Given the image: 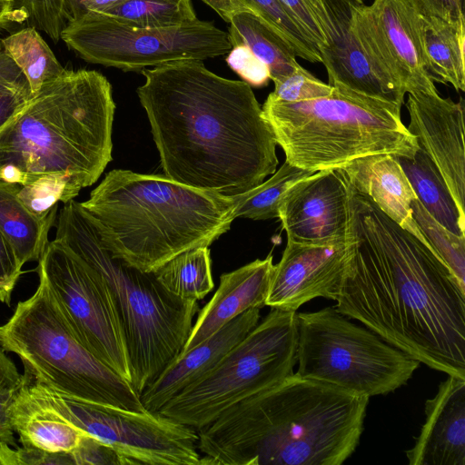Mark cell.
I'll return each mask as SVG.
<instances>
[{"label":"cell","mask_w":465,"mask_h":465,"mask_svg":"<svg viewBox=\"0 0 465 465\" xmlns=\"http://www.w3.org/2000/svg\"><path fill=\"white\" fill-rule=\"evenodd\" d=\"M421 13L447 22L465 20L464 0H418Z\"/></svg>","instance_id":"cell-42"},{"label":"cell","mask_w":465,"mask_h":465,"mask_svg":"<svg viewBox=\"0 0 465 465\" xmlns=\"http://www.w3.org/2000/svg\"><path fill=\"white\" fill-rule=\"evenodd\" d=\"M408 131L433 162L459 210L464 212V103L441 97L438 92L408 93Z\"/></svg>","instance_id":"cell-17"},{"label":"cell","mask_w":465,"mask_h":465,"mask_svg":"<svg viewBox=\"0 0 465 465\" xmlns=\"http://www.w3.org/2000/svg\"><path fill=\"white\" fill-rule=\"evenodd\" d=\"M229 24L232 45L247 46L268 66L271 80L285 76L300 65L288 42L252 11L234 15Z\"/></svg>","instance_id":"cell-27"},{"label":"cell","mask_w":465,"mask_h":465,"mask_svg":"<svg viewBox=\"0 0 465 465\" xmlns=\"http://www.w3.org/2000/svg\"><path fill=\"white\" fill-rule=\"evenodd\" d=\"M448 376L425 403V422L406 451L410 465H465V379Z\"/></svg>","instance_id":"cell-19"},{"label":"cell","mask_w":465,"mask_h":465,"mask_svg":"<svg viewBox=\"0 0 465 465\" xmlns=\"http://www.w3.org/2000/svg\"><path fill=\"white\" fill-rule=\"evenodd\" d=\"M349 193L338 168L318 171L286 196L279 219L287 239L317 242L346 235Z\"/></svg>","instance_id":"cell-18"},{"label":"cell","mask_w":465,"mask_h":465,"mask_svg":"<svg viewBox=\"0 0 465 465\" xmlns=\"http://www.w3.org/2000/svg\"><path fill=\"white\" fill-rule=\"evenodd\" d=\"M15 252L0 232V302L11 304L15 286L23 273Z\"/></svg>","instance_id":"cell-40"},{"label":"cell","mask_w":465,"mask_h":465,"mask_svg":"<svg viewBox=\"0 0 465 465\" xmlns=\"http://www.w3.org/2000/svg\"><path fill=\"white\" fill-rule=\"evenodd\" d=\"M226 63L251 86H264L271 80L268 66L245 45L232 46Z\"/></svg>","instance_id":"cell-38"},{"label":"cell","mask_w":465,"mask_h":465,"mask_svg":"<svg viewBox=\"0 0 465 465\" xmlns=\"http://www.w3.org/2000/svg\"><path fill=\"white\" fill-rule=\"evenodd\" d=\"M317 172L301 169L285 161L265 182L244 193L231 196L233 217L255 221L279 218L280 207L288 193Z\"/></svg>","instance_id":"cell-29"},{"label":"cell","mask_w":465,"mask_h":465,"mask_svg":"<svg viewBox=\"0 0 465 465\" xmlns=\"http://www.w3.org/2000/svg\"><path fill=\"white\" fill-rule=\"evenodd\" d=\"M54 226V239L95 269L109 285L125 335L132 385L141 395L181 353L199 312L197 302L173 296L153 272L114 257L81 203H65Z\"/></svg>","instance_id":"cell-6"},{"label":"cell","mask_w":465,"mask_h":465,"mask_svg":"<svg viewBox=\"0 0 465 465\" xmlns=\"http://www.w3.org/2000/svg\"><path fill=\"white\" fill-rule=\"evenodd\" d=\"M419 202L452 233L465 237V214L459 210L438 168L420 148L412 157L395 155Z\"/></svg>","instance_id":"cell-26"},{"label":"cell","mask_w":465,"mask_h":465,"mask_svg":"<svg viewBox=\"0 0 465 465\" xmlns=\"http://www.w3.org/2000/svg\"><path fill=\"white\" fill-rule=\"evenodd\" d=\"M23 375V382L8 409L19 441L25 447L48 452H72L86 433L72 424L46 399L35 380Z\"/></svg>","instance_id":"cell-22"},{"label":"cell","mask_w":465,"mask_h":465,"mask_svg":"<svg viewBox=\"0 0 465 465\" xmlns=\"http://www.w3.org/2000/svg\"><path fill=\"white\" fill-rule=\"evenodd\" d=\"M274 264L272 255L221 275L212 299L199 310L181 354L209 338L244 312L265 306Z\"/></svg>","instance_id":"cell-21"},{"label":"cell","mask_w":465,"mask_h":465,"mask_svg":"<svg viewBox=\"0 0 465 465\" xmlns=\"http://www.w3.org/2000/svg\"><path fill=\"white\" fill-rule=\"evenodd\" d=\"M287 14L297 23L317 45H323V39L316 21L305 0H277Z\"/></svg>","instance_id":"cell-41"},{"label":"cell","mask_w":465,"mask_h":465,"mask_svg":"<svg viewBox=\"0 0 465 465\" xmlns=\"http://www.w3.org/2000/svg\"><path fill=\"white\" fill-rule=\"evenodd\" d=\"M23 379L24 375L18 372L15 363L0 346V384L20 385Z\"/></svg>","instance_id":"cell-47"},{"label":"cell","mask_w":465,"mask_h":465,"mask_svg":"<svg viewBox=\"0 0 465 465\" xmlns=\"http://www.w3.org/2000/svg\"><path fill=\"white\" fill-rule=\"evenodd\" d=\"M36 382L46 399L72 424L110 445L122 465L201 464L198 433L188 425L147 411L76 401Z\"/></svg>","instance_id":"cell-13"},{"label":"cell","mask_w":465,"mask_h":465,"mask_svg":"<svg viewBox=\"0 0 465 465\" xmlns=\"http://www.w3.org/2000/svg\"><path fill=\"white\" fill-rule=\"evenodd\" d=\"M33 96L27 78L0 47V127L18 113Z\"/></svg>","instance_id":"cell-35"},{"label":"cell","mask_w":465,"mask_h":465,"mask_svg":"<svg viewBox=\"0 0 465 465\" xmlns=\"http://www.w3.org/2000/svg\"><path fill=\"white\" fill-rule=\"evenodd\" d=\"M345 236L317 242L287 239L273 267L265 306L296 312L315 298L335 301L348 261Z\"/></svg>","instance_id":"cell-16"},{"label":"cell","mask_w":465,"mask_h":465,"mask_svg":"<svg viewBox=\"0 0 465 465\" xmlns=\"http://www.w3.org/2000/svg\"><path fill=\"white\" fill-rule=\"evenodd\" d=\"M38 276L34 294L18 302L12 316L0 326L2 349L17 355L25 374L62 396L146 411L131 382L77 339L46 280Z\"/></svg>","instance_id":"cell-8"},{"label":"cell","mask_w":465,"mask_h":465,"mask_svg":"<svg viewBox=\"0 0 465 465\" xmlns=\"http://www.w3.org/2000/svg\"><path fill=\"white\" fill-rule=\"evenodd\" d=\"M0 441V465H21L17 449Z\"/></svg>","instance_id":"cell-48"},{"label":"cell","mask_w":465,"mask_h":465,"mask_svg":"<svg viewBox=\"0 0 465 465\" xmlns=\"http://www.w3.org/2000/svg\"><path fill=\"white\" fill-rule=\"evenodd\" d=\"M271 309L215 367L155 413L199 430L233 404L292 374L297 362V312Z\"/></svg>","instance_id":"cell-9"},{"label":"cell","mask_w":465,"mask_h":465,"mask_svg":"<svg viewBox=\"0 0 465 465\" xmlns=\"http://www.w3.org/2000/svg\"><path fill=\"white\" fill-rule=\"evenodd\" d=\"M260 310L252 308L244 312L179 355L141 393L140 400L144 409L157 412L171 398L215 367L257 325Z\"/></svg>","instance_id":"cell-20"},{"label":"cell","mask_w":465,"mask_h":465,"mask_svg":"<svg viewBox=\"0 0 465 465\" xmlns=\"http://www.w3.org/2000/svg\"><path fill=\"white\" fill-rule=\"evenodd\" d=\"M274 89L267 100L296 103L328 96L333 87L315 77L301 64L291 74L272 81Z\"/></svg>","instance_id":"cell-36"},{"label":"cell","mask_w":465,"mask_h":465,"mask_svg":"<svg viewBox=\"0 0 465 465\" xmlns=\"http://www.w3.org/2000/svg\"><path fill=\"white\" fill-rule=\"evenodd\" d=\"M296 319L300 376L370 398L401 388L420 364L333 307Z\"/></svg>","instance_id":"cell-10"},{"label":"cell","mask_w":465,"mask_h":465,"mask_svg":"<svg viewBox=\"0 0 465 465\" xmlns=\"http://www.w3.org/2000/svg\"><path fill=\"white\" fill-rule=\"evenodd\" d=\"M369 397L296 372L197 430L203 465H341L364 429Z\"/></svg>","instance_id":"cell-3"},{"label":"cell","mask_w":465,"mask_h":465,"mask_svg":"<svg viewBox=\"0 0 465 465\" xmlns=\"http://www.w3.org/2000/svg\"><path fill=\"white\" fill-rule=\"evenodd\" d=\"M21 465H73L71 453L48 452L33 447L17 448Z\"/></svg>","instance_id":"cell-44"},{"label":"cell","mask_w":465,"mask_h":465,"mask_svg":"<svg viewBox=\"0 0 465 465\" xmlns=\"http://www.w3.org/2000/svg\"><path fill=\"white\" fill-rule=\"evenodd\" d=\"M323 39L319 47L328 84L402 105L407 94L383 66L359 21L364 0H305Z\"/></svg>","instance_id":"cell-14"},{"label":"cell","mask_w":465,"mask_h":465,"mask_svg":"<svg viewBox=\"0 0 465 465\" xmlns=\"http://www.w3.org/2000/svg\"><path fill=\"white\" fill-rule=\"evenodd\" d=\"M61 39L82 59L124 72L179 60H205L232 48L228 32L196 19L166 28L132 27L100 13L67 22Z\"/></svg>","instance_id":"cell-11"},{"label":"cell","mask_w":465,"mask_h":465,"mask_svg":"<svg viewBox=\"0 0 465 465\" xmlns=\"http://www.w3.org/2000/svg\"><path fill=\"white\" fill-rule=\"evenodd\" d=\"M141 73L145 81L136 92L164 176L231 197L275 173L277 142L249 84L193 59Z\"/></svg>","instance_id":"cell-2"},{"label":"cell","mask_w":465,"mask_h":465,"mask_svg":"<svg viewBox=\"0 0 465 465\" xmlns=\"http://www.w3.org/2000/svg\"><path fill=\"white\" fill-rule=\"evenodd\" d=\"M153 272L168 292L185 302L203 299L214 286L206 246L184 251Z\"/></svg>","instance_id":"cell-28"},{"label":"cell","mask_w":465,"mask_h":465,"mask_svg":"<svg viewBox=\"0 0 465 465\" xmlns=\"http://www.w3.org/2000/svg\"><path fill=\"white\" fill-rule=\"evenodd\" d=\"M77 339L132 384V367L114 296L104 277L66 245L48 241L37 267Z\"/></svg>","instance_id":"cell-12"},{"label":"cell","mask_w":465,"mask_h":465,"mask_svg":"<svg viewBox=\"0 0 465 465\" xmlns=\"http://www.w3.org/2000/svg\"><path fill=\"white\" fill-rule=\"evenodd\" d=\"M293 48L297 57L322 63L317 45L287 14L277 0H242Z\"/></svg>","instance_id":"cell-34"},{"label":"cell","mask_w":465,"mask_h":465,"mask_svg":"<svg viewBox=\"0 0 465 465\" xmlns=\"http://www.w3.org/2000/svg\"><path fill=\"white\" fill-rule=\"evenodd\" d=\"M411 206L412 218L428 244L465 287V237H460L440 225L417 198Z\"/></svg>","instance_id":"cell-32"},{"label":"cell","mask_w":465,"mask_h":465,"mask_svg":"<svg viewBox=\"0 0 465 465\" xmlns=\"http://www.w3.org/2000/svg\"><path fill=\"white\" fill-rule=\"evenodd\" d=\"M346 183L348 261L335 309L420 363L465 379V287L417 224L402 228Z\"/></svg>","instance_id":"cell-1"},{"label":"cell","mask_w":465,"mask_h":465,"mask_svg":"<svg viewBox=\"0 0 465 465\" xmlns=\"http://www.w3.org/2000/svg\"><path fill=\"white\" fill-rule=\"evenodd\" d=\"M83 188L63 173L44 174L31 183L20 185L18 197L34 214L44 218L58 210V203L74 199Z\"/></svg>","instance_id":"cell-33"},{"label":"cell","mask_w":465,"mask_h":465,"mask_svg":"<svg viewBox=\"0 0 465 465\" xmlns=\"http://www.w3.org/2000/svg\"><path fill=\"white\" fill-rule=\"evenodd\" d=\"M420 15L418 0H373L359 10L375 54L407 94L438 92L423 50Z\"/></svg>","instance_id":"cell-15"},{"label":"cell","mask_w":465,"mask_h":465,"mask_svg":"<svg viewBox=\"0 0 465 465\" xmlns=\"http://www.w3.org/2000/svg\"><path fill=\"white\" fill-rule=\"evenodd\" d=\"M114 109L104 74L66 69L0 127V181L63 173L94 184L112 161Z\"/></svg>","instance_id":"cell-4"},{"label":"cell","mask_w":465,"mask_h":465,"mask_svg":"<svg viewBox=\"0 0 465 465\" xmlns=\"http://www.w3.org/2000/svg\"><path fill=\"white\" fill-rule=\"evenodd\" d=\"M124 0H64L67 20L87 13H103Z\"/></svg>","instance_id":"cell-45"},{"label":"cell","mask_w":465,"mask_h":465,"mask_svg":"<svg viewBox=\"0 0 465 465\" xmlns=\"http://www.w3.org/2000/svg\"><path fill=\"white\" fill-rule=\"evenodd\" d=\"M21 384H0V441L7 443L13 448H18V446L15 443V431L10 422L8 409Z\"/></svg>","instance_id":"cell-43"},{"label":"cell","mask_w":465,"mask_h":465,"mask_svg":"<svg viewBox=\"0 0 465 465\" xmlns=\"http://www.w3.org/2000/svg\"><path fill=\"white\" fill-rule=\"evenodd\" d=\"M420 21L422 45L432 80L463 92L465 20L451 23L421 13Z\"/></svg>","instance_id":"cell-25"},{"label":"cell","mask_w":465,"mask_h":465,"mask_svg":"<svg viewBox=\"0 0 465 465\" xmlns=\"http://www.w3.org/2000/svg\"><path fill=\"white\" fill-rule=\"evenodd\" d=\"M100 14L132 27L149 29L179 26L198 19L191 0H124Z\"/></svg>","instance_id":"cell-31"},{"label":"cell","mask_w":465,"mask_h":465,"mask_svg":"<svg viewBox=\"0 0 465 465\" xmlns=\"http://www.w3.org/2000/svg\"><path fill=\"white\" fill-rule=\"evenodd\" d=\"M14 7L31 27L45 32L54 42L61 39L68 22L64 0H14Z\"/></svg>","instance_id":"cell-37"},{"label":"cell","mask_w":465,"mask_h":465,"mask_svg":"<svg viewBox=\"0 0 465 465\" xmlns=\"http://www.w3.org/2000/svg\"><path fill=\"white\" fill-rule=\"evenodd\" d=\"M14 12V0H0V24L9 19Z\"/></svg>","instance_id":"cell-49"},{"label":"cell","mask_w":465,"mask_h":465,"mask_svg":"<svg viewBox=\"0 0 465 465\" xmlns=\"http://www.w3.org/2000/svg\"><path fill=\"white\" fill-rule=\"evenodd\" d=\"M81 204L111 253L143 272L209 247L234 219L231 197L122 169L107 173Z\"/></svg>","instance_id":"cell-5"},{"label":"cell","mask_w":465,"mask_h":465,"mask_svg":"<svg viewBox=\"0 0 465 465\" xmlns=\"http://www.w3.org/2000/svg\"><path fill=\"white\" fill-rule=\"evenodd\" d=\"M1 45L27 78L34 95L66 70L31 26L3 38Z\"/></svg>","instance_id":"cell-30"},{"label":"cell","mask_w":465,"mask_h":465,"mask_svg":"<svg viewBox=\"0 0 465 465\" xmlns=\"http://www.w3.org/2000/svg\"><path fill=\"white\" fill-rule=\"evenodd\" d=\"M338 169L354 189L368 195L399 225L409 232L414 229L411 204L417 196L394 154L367 155Z\"/></svg>","instance_id":"cell-23"},{"label":"cell","mask_w":465,"mask_h":465,"mask_svg":"<svg viewBox=\"0 0 465 465\" xmlns=\"http://www.w3.org/2000/svg\"><path fill=\"white\" fill-rule=\"evenodd\" d=\"M21 184L0 181V232L23 266L39 261L54 226L57 210L41 218L31 213L18 197Z\"/></svg>","instance_id":"cell-24"},{"label":"cell","mask_w":465,"mask_h":465,"mask_svg":"<svg viewBox=\"0 0 465 465\" xmlns=\"http://www.w3.org/2000/svg\"><path fill=\"white\" fill-rule=\"evenodd\" d=\"M71 453L74 465H122L116 451L100 440L84 434Z\"/></svg>","instance_id":"cell-39"},{"label":"cell","mask_w":465,"mask_h":465,"mask_svg":"<svg viewBox=\"0 0 465 465\" xmlns=\"http://www.w3.org/2000/svg\"><path fill=\"white\" fill-rule=\"evenodd\" d=\"M262 110L285 161L304 170L339 168L380 153L412 157L419 149L401 105L343 87L296 103L266 99Z\"/></svg>","instance_id":"cell-7"},{"label":"cell","mask_w":465,"mask_h":465,"mask_svg":"<svg viewBox=\"0 0 465 465\" xmlns=\"http://www.w3.org/2000/svg\"><path fill=\"white\" fill-rule=\"evenodd\" d=\"M213 8L226 23L242 11H252L242 0H202Z\"/></svg>","instance_id":"cell-46"}]
</instances>
